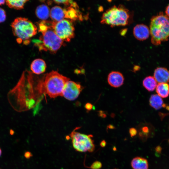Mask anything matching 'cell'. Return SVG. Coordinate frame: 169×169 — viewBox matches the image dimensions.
I'll use <instances>...</instances> for the list:
<instances>
[{
	"instance_id": "cell-1",
	"label": "cell",
	"mask_w": 169,
	"mask_h": 169,
	"mask_svg": "<svg viewBox=\"0 0 169 169\" xmlns=\"http://www.w3.org/2000/svg\"><path fill=\"white\" fill-rule=\"evenodd\" d=\"M70 79L59 73L57 71L52 70L45 74L39 79V85L42 95H47L51 98L62 96L64 86Z\"/></svg>"
},
{
	"instance_id": "cell-2",
	"label": "cell",
	"mask_w": 169,
	"mask_h": 169,
	"mask_svg": "<svg viewBox=\"0 0 169 169\" xmlns=\"http://www.w3.org/2000/svg\"><path fill=\"white\" fill-rule=\"evenodd\" d=\"M151 42L155 45L169 39V18L162 12L153 16L150 27Z\"/></svg>"
},
{
	"instance_id": "cell-3",
	"label": "cell",
	"mask_w": 169,
	"mask_h": 169,
	"mask_svg": "<svg viewBox=\"0 0 169 169\" xmlns=\"http://www.w3.org/2000/svg\"><path fill=\"white\" fill-rule=\"evenodd\" d=\"M131 18V13L125 6L114 5L103 13L100 23L111 27L124 26L130 23Z\"/></svg>"
},
{
	"instance_id": "cell-4",
	"label": "cell",
	"mask_w": 169,
	"mask_h": 169,
	"mask_svg": "<svg viewBox=\"0 0 169 169\" xmlns=\"http://www.w3.org/2000/svg\"><path fill=\"white\" fill-rule=\"evenodd\" d=\"M13 35L23 41L36 35L37 26L28 18L21 17L16 18L11 25Z\"/></svg>"
},
{
	"instance_id": "cell-5",
	"label": "cell",
	"mask_w": 169,
	"mask_h": 169,
	"mask_svg": "<svg viewBox=\"0 0 169 169\" xmlns=\"http://www.w3.org/2000/svg\"><path fill=\"white\" fill-rule=\"evenodd\" d=\"M41 33L42 35L39 39L35 42V45L40 51H49L54 54L63 45V41L55 34L51 27Z\"/></svg>"
},
{
	"instance_id": "cell-6",
	"label": "cell",
	"mask_w": 169,
	"mask_h": 169,
	"mask_svg": "<svg viewBox=\"0 0 169 169\" xmlns=\"http://www.w3.org/2000/svg\"><path fill=\"white\" fill-rule=\"evenodd\" d=\"M76 128L69 135L73 148L77 151L80 152L88 151L91 152L95 149L93 136L86 135L76 131Z\"/></svg>"
},
{
	"instance_id": "cell-7",
	"label": "cell",
	"mask_w": 169,
	"mask_h": 169,
	"mask_svg": "<svg viewBox=\"0 0 169 169\" xmlns=\"http://www.w3.org/2000/svg\"><path fill=\"white\" fill-rule=\"evenodd\" d=\"M72 21L66 19L59 22L51 21L50 27L62 40L69 42L74 36V28Z\"/></svg>"
},
{
	"instance_id": "cell-8",
	"label": "cell",
	"mask_w": 169,
	"mask_h": 169,
	"mask_svg": "<svg viewBox=\"0 0 169 169\" xmlns=\"http://www.w3.org/2000/svg\"><path fill=\"white\" fill-rule=\"evenodd\" d=\"M83 87L79 83L69 80L63 89L62 96L69 100H73L79 96Z\"/></svg>"
},
{
	"instance_id": "cell-9",
	"label": "cell",
	"mask_w": 169,
	"mask_h": 169,
	"mask_svg": "<svg viewBox=\"0 0 169 169\" xmlns=\"http://www.w3.org/2000/svg\"><path fill=\"white\" fill-rule=\"evenodd\" d=\"M134 36L137 39L144 40L147 39L150 34V29L146 25L140 24L136 25L133 29Z\"/></svg>"
},
{
	"instance_id": "cell-10",
	"label": "cell",
	"mask_w": 169,
	"mask_h": 169,
	"mask_svg": "<svg viewBox=\"0 0 169 169\" xmlns=\"http://www.w3.org/2000/svg\"><path fill=\"white\" fill-rule=\"evenodd\" d=\"M122 74L118 71H113L110 73L108 76V82L112 87L117 88L122 85L124 81Z\"/></svg>"
},
{
	"instance_id": "cell-11",
	"label": "cell",
	"mask_w": 169,
	"mask_h": 169,
	"mask_svg": "<svg viewBox=\"0 0 169 169\" xmlns=\"http://www.w3.org/2000/svg\"><path fill=\"white\" fill-rule=\"evenodd\" d=\"M154 78L159 83L169 82V71L164 67H158L155 70Z\"/></svg>"
},
{
	"instance_id": "cell-12",
	"label": "cell",
	"mask_w": 169,
	"mask_h": 169,
	"mask_svg": "<svg viewBox=\"0 0 169 169\" xmlns=\"http://www.w3.org/2000/svg\"><path fill=\"white\" fill-rule=\"evenodd\" d=\"M46 64L45 61L40 59H37L33 61L30 65L32 72L36 74H40L45 71Z\"/></svg>"
},
{
	"instance_id": "cell-13",
	"label": "cell",
	"mask_w": 169,
	"mask_h": 169,
	"mask_svg": "<svg viewBox=\"0 0 169 169\" xmlns=\"http://www.w3.org/2000/svg\"><path fill=\"white\" fill-rule=\"evenodd\" d=\"M64 18L70 19L71 21H75L78 19L82 20V15L78 9L69 6L64 8Z\"/></svg>"
},
{
	"instance_id": "cell-14",
	"label": "cell",
	"mask_w": 169,
	"mask_h": 169,
	"mask_svg": "<svg viewBox=\"0 0 169 169\" xmlns=\"http://www.w3.org/2000/svg\"><path fill=\"white\" fill-rule=\"evenodd\" d=\"M50 16L54 22H59L64 19V9L59 6L53 7L50 12Z\"/></svg>"
},
{
	"instance_id": "cell-15",
	"label": "cell",
	"mask_w": 169,
	"mask_h": 169,
	"mask_svg": "<svg viewBox=\"0 0 169 169\" xmlns=\"http://www.w3.org/2000/svg\"><path fill=\"white\" fill-rule=\"evenodd\" d=\"M131 165L133 169H148V163L145 158L136 157L131 161Z\"/></svg>"
},
{
	"instance_id": "cell-16",
	"label": "cell",
	"mask_w": 169,
	"mask_h": 169,
	"mask_svg": "<svg viewBox=\"0 0 169 169\" xmlns=\"http://www.w3.org/2000/svg\"><path fill=\"white\" fill-rule=\"evenodd\" d=\"M35 14L38 18L45 20L49 18L50 15L49 8L45 4L39 5L36 9Z\"/></svg>"
},
{
	"instance_id": "cell-17",
	"label": "cell",
	"mask_w": 169,
	"mask_h": 169,
	"mask_svg": "<svg viewBox=\"0 0 169 169\" xmlns=\"http://www.w3.org/2000/svg\"><path fill=\"white\" fill-rule=\"evenodd\" d=\"M150 106L156 110L165 108L166 104L163 103L161 98L157 94L152 95L149 99Z\"/></svg>"
},
{
	"instance_id": "cell-18",
	"label": "cell",
	"mask_w": 169,
	"mask_h": 169,
	"mask_svg": "<svg viewBox=\"0 0 169 169\" xmlns=\"http://www.w3.org/2000/svg\"><path fill=\"white\" fill-rule=\"evenodd\" d=\"M156 91L160 97L166 98L169 95V85L167 83H158L156 87Z\"/></svg>"
},
{
	"instance_id": "cell-19",
	"label": "cell",
	"mask_w": 169,
	"mask_h": 169,
	"mask_svg": "<svg viewBox=\"0 0 169 169\" xmlns=\"http://www.w3.org/2000/svg\"><path fill=\"white\" fill-rule=\"evenodd\" d=\"M143 86L148 91H154L156 88L157 82L154 78L151 76H148L146 77L143 81Z\"/></svg>"
},
{
	"instance_id": "cell-20",
	"label": "cell",
	"mask_w": 169,
	"mask_h": 169,
	"mask_svg": "<svg viewBox=\"0 0 169 169\" xmlns=\"http://www.w3.org/2000/svg\"><path fill=\"white\" fill-rule=\"evenodd\" d=\"M27 0H11L5 1L7 5L10 8L20 10L23 8Z\"/></svg>"
},
{
	"instance_id": "cell-21",
	"label": "cell",
	"mask_w": 169,
	"mask_h": 169,
	"mask_svg": "<svg viewBox=\"0 0 169 169\" xmlns=\"http://www.w3.org/2000/svg\"><path fill=\"white\" fill-rule=\"evenodd\" d=\"M150 132V128L147 124H143L140 126L138 130L139 136L142 140L147 137Z\"/></svg>"
},
{
	"instance_id": "cell-22",
	"label": "cell",
	"mask_w": 169,
	"mask_h": 169,
	"mask_svg": "<svg viewBox=\"0 0 169 169\" xmlns=\"http://www.w3.org/2000/svg\"><path fill=\"white\" fill-rule=\"evenodd\" d=\"M6 14L5 10L0 8V23L4 22L6 20Z\"/></svg>"
},
{
	"instance_id": "cell-23",
	"label": "cell",
	"mask_w": 169,
	"mask_h": 169,
	"mask_svg": "<svg viewBox=\"0 0 169 169\" xmlns=\"http://www.w3.org/2000/svg\"><path fill=\"white\" fill-rule=\"evenodd\" d=\"M102 166V164L99 161H96L91 165L90 168L92 169H99Z\"/></svg>"
},
{
	"instance_id": "cell-24",
	"label": "cell",
	"mask_w": 169,
	"mask_h": 169,
	"mask_svg": "<svg viewBox=\"0 0 169 169\" xmlns=\"http://www.w3.org/2000/svg\"><path fill=\"white\" fill-rule=\"evenodd\" d=\"M55 3L57 4H63L67 6H69L70 0H54Z\"/></svg>"
},
{
	"instance_id": "cell-25",
	"label": "cell",
	"mask_w": 169,
	"mask_h": 169,
	"mask_svg": "<svg viewBox=\"0 0 169 169\" xmlns=\"http://www.w3.org/2000/svg\"><path fill=\"white\" fill-rule=\"evenodd\" d=\"M129 132L130 135L131 137L136 136L137 132V130L134 128H130Z\"/></svg>"
},
{
	"instance_id": "cell-26",
	"label": "cell",
	"mask_w": 169,
	"mask_h": 169,
	"mask_svg": "<svg viewBox=\"0 0 169 169\" xmlns=\"http://www.w3.org/2000/svg\"><path fill=\"white\" fill-rule=\"evenodd\" d=\"M24 156L26 158L29 159L32 156V155L30 152L27 151L24 153Z\"/></svg>"
},
{
	"instance_id": "cell-27",
	"label": "cell",
	"mask_w": 169,
	"mask_h": 169,
	"mask_svg": "<svg viewBox=\"0 0 169 169\" xmlns=\"http://www.w3.org/2000/svg\"><path fill=\"white\" fill-rule=\"evenodd\" d=\"M86 109L89 110H91L93 108L92 105L90 103H87L85 105Z\"/></svg>"
},
{
	"instance_id": "cell-28",
	"label": "cell",
	"mask_w": 169,
	"mask_h": 169,
	"mask_svg": "<svg viewBox=\"0 0 169 169\" xmlns=\"http://www.w3.org/2000/svg\"><path fill=\"white\" fill-rule=\"evenodd\" d=\"M165 13L166 15L169 18V4L166 8Z\"/></svg>"
},
{
	"instance_id": "cell-29",
	"label": "cell",
	"mask_w": 169,
	"mask_h": 169,
	"mask_svg": "<svg viewBox=\"0 0 169 169\" xmlns=\"http://www.w3.org/2000/svg\"><path fill=\"white\" fill-rule=\"evenodd\" d=\"M99 115H100V116L102 117H105L106 116V115L103 112V111H100L99 112Z\"/></svg>"
},
{
	"instance_id": "cell-30",
	"label": "cell",
	"mask_w": 169,
	"mask_h": 169,
	"mask_svg": "<svg viewBox=\"0 0 169 169\" xmlns=\"http://www.w3.org/2000/svg\"><path fill=\"white\" fill-rule=\"evenodd\" d=\"M106 144V142L104 140L102 141L100 143V145L102 147H104Z\"/></svg>"
},
{
	"instance_id": "cell-31",
	"label": "cell",
	"mask_w": 169,
	"mask_h": 169,
	"mask_svg": "<svg viewBox=\"0 0 169 169\" xmlns=\"http://www.w3.org/2000/svg\"><path fill=\"white\" fill-rule=\"evenodd\" d=\"M139 69V67L138 66H136L134 68V70L135 72L138 71Z\"/></svg>"
},
{
	"instance_id": "cell-32",
	"label": "cell",
	"mask_w": 169,
	"mask_h": 169,
	"mask_svg": "<svg viewBox=\"0 0 169 169\" xmlns=\"http://www.w3.org/2000/svg\"><path fill=\"white\" fill-rule=\"evenodd\" d=\"M5 2V0H0V5L4 4Z\"/></svg>"
},
{
	"instance_id": "cell-33",
	"label": "cell",
	"mask_w": 169,
	"mask_h": 169,
	"mask_svg": "<svg viewBox=\"0 0 169 169\" xmlns=\"http://www.w3.org/2000/svg\"><path fill=\"white\" fill-rule=\"evenodd\" d=\"M165 108L167 109V110H169V106L166 105V106L165 107Z\"/></svg>"
},
{
	"instance_id": "cell-34",
	"label": "cell",
	"mask_w": 169,
	"mask_h": 169,
	"mask_svg": "<svg viewBox=\"0 0 169 169\" xmlns=\"http://www.w3.org/2000/svg\"><path fill=\"white\" fill-rule=\"evenodd\" d=\"M1 154H2V150L1 148H0V156H1Z\"/></svg>"
}]
</instances>
